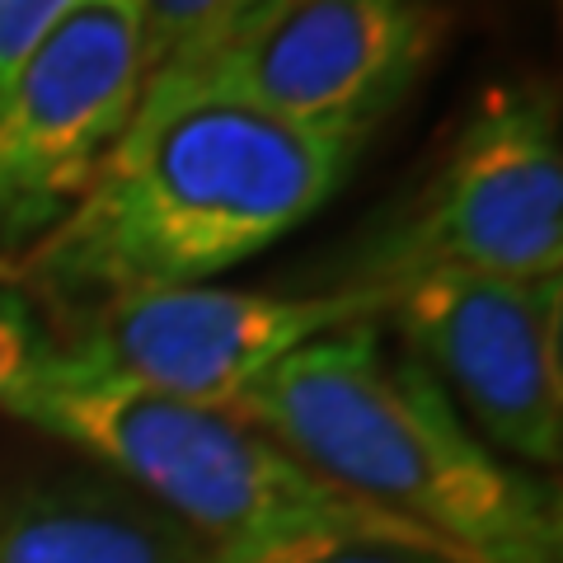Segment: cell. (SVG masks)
<instances>
[{
    "instance_id": "cell-11",
    "label": "cell",
    "mask_w": 563,
    "mask_h": 563,
    "mask_svg": "<svg viewBox=\"0 0 563 563\" xmlns=\"http://www.w3.org/2000/svg\"><path fill=\"white\" fill-rule=\"evenodd\" d=\"M62 366V343L47 333L24 291L0 282V413H14Z\"/></svg>"
},
{
    "instance_id": "cell-1",
    "label": "cell",
    "mask_w": 563,
    "mask_h": 563,
    "mask_svg": "<svg viewBox=\"0 0 563 563\" xmlns=\"http://www.w3.org/2000/svg\"><path fill=\"white\" fill-rule=\"evenodd\" d=\"M362 141L217 95L141 90L85 198L0 282L85 310L202 287L320 217L357 169Z\"/></svg>"
},
{
    "instance_id": "cell-7",
    "label": "cell",
    "mask_w": 563,
    "mask_h": 563,
    "mask_svg": "<svg viewBox=\"0 0 563 563\" xmlns=\"http://www.w3.org/2000/svg\"><path fill=\"white\" fill-rule=\"evenodd\" d=\"M437 0H287L211 62L146 90L217 95L282 122L366 136L432 66Z\"/></svg>"
},
{
    "instance_id": "cell-9",
    "label": "cell",
    "mask_w": 563,
    "mask_h": 563,
    "mask_svg": "<svg viewBox=\"0 0 563 563\" xmlns=\"http://www.w3.org/2000/svg\"><path fill=\"white\" fill-rule=\"evenodd\" d=\"M0 563H207L161 507L95 484H38L0 498Z\"/></svg>"
},
{
    "instance_id": "cell-4",
    "label": "cell",
    "mask_w": 563,
    "mask_h": 563,
    "mask_svg": "<svg viewBox=\"0 0 563 563\" xmlns=\"http://www.w3.org/2000/svg\"><path fill=\"white\" fill-rule=\"evenodd\" d=\"M422 273L559 282L563 146L540 90L498 85L474 103L437 179L352 287L390 291Z\"/></svg>"
},
{
    "instance_id": "cell-6",
    "label": "cell",
    "mask_w": 563,
    "mask_h": 563,
    "mask_svg": "<svg viewBox=\"0 0 563 563\" xmlns=\"http://www.w3.org/2000/svg\"><path fill=\"white\" fill-rule=\"evenodd\" d=\"M141 85L136 0H80L0 85V273L85 198Z\"/></svg>"
},
{
    "instance_id": "cell-10",
    "label": "cell",
    "mask_w": 563,
    "mask_h": 563,
    "mask_svg": "<svg viewBox=\"0 0 563 563\" xmlns=\"http://www.w3.org/2000/svg\"><path fill=\"white\" fill-rule=\"evenodd\" d=\"M282 5L287 0H136L146 85L211 62Z\"/></svg>"
},
{
    "instance_id": "cell-8",
    "label": "cell",
    "mask_w": 563,
    "mask_h": 563,
    "mask_svg": "<svg viewBox=\"0 0 563 563\" xmlns=\"http://www.w3.org/2000/svg\"><path fill=\"white\" fill-rule=\"evenodd\" d=\"M455 413L526 465L563 455V287L422 273L385 291V314Z\"/></svg>"
},
{
    "instance_id": "cell-12",
    "label": "cell",
    "mask_w": 563,
    "mask_h": 563,
    "mask_svg": "<svg viewBox=\"0 0 563 563\" xmlns=\"http://www.w3.org/2000/svg\"><path fill=\"white\" fill-rule=\"evenodd\" d=\"M250 563H465V559L442 554V550H418V544H399V540L329 536V540H306V544L258 554Z\"/></svg>"
},
{
    "instance_id": "cell-5",
    "label": "cell",
    "mask_w": 563,
    "mask_h": 563,
    "mask_svg": "<svg viewBox=\"0 0 563 563\" xmlns=\"http://www.w3.org/2000/svg\"><path fill=\"white\" fill-rule=\"evenodd\" d=\"M380 314L385 291L352 282L339 291H231L202 282L90 306L85 329L62 347L80 372L122 390L231 413L296 347Z\"/></svg>"
},
{
    "instance_id": "cell-2",
    "label": "cell",
    "mask_w": 563,
    "mask_h": 563,
    "mask_svg": "<svg viewBox=\"0 0 563 563\" xmlns=\"http://www.w3.org/2000/svg\"><path fill=\"white\" fill-rule=\"evenodd\" d=\"M231 413L470 563H559L554 493L484 446L380 320L296 347Z\"/></svg>"
},
{
    "instance_id": "cell-3",
    "label": "cell",
    "mask_w": 563,
    "mask_h": 563,
    "mask_svg": "<svg viewBox=\"0 0 563 563\" xmlns=\"http://www.w3.org/2000/svg\"><path fill=\"white\" fill-rule=\"evenodd\" d=\"M10 418L33 422L122 474L151 507L202 544L207 563H250L329 536H372L455 554L418 526L333 488L254 422L122 390L80 372L66 347L62 366Z\"/></svg>"
},
{
    "instance_id": "cell-13",
    "label": "cell",
    "mask_w": 563,
    "mask_h": 563,
    "mask_svg": "<svg viewBox=\"0 0 563 563\" xmlns=\"http://www.w3.org/2000/svg\"><path fill=\"white\" fill-rule=\"evenodd\" d=\"M76 5L80 0H0V85L43 47V38Z\"/></svg>"
}]
</instances>
